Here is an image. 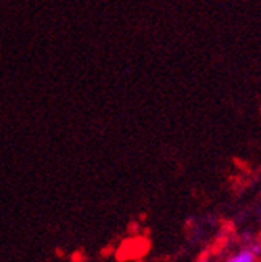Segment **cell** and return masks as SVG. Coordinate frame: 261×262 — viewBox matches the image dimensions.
Returning <instances> with one entry per match:
<instances>
[{"label":"cell","mask_w":261,"mask_h":262,"mask_svg":"<svg viewBox=\"0 0 261 262\" xmlns=\"http://www.w3.org/2000/svg\"><path fill=\"white\" fill-rule=\"evenodd\" d=\"M228 262H255V253L253 251H242L231 257Z\"/></svg>","instance_id":"1"}]
</instances>
